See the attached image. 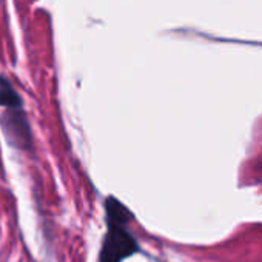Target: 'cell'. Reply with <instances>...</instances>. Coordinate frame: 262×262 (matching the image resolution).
Returning <instances> with one entry per match:
<instances>
[{"mask_svg":"<svg viewBox=\"0 0 262 262\" xmlns=\"http://www.w3.org/2000/svg\"><path fill=\"white\" fill-rule=\"evenodd\" d=\"M105 207L108 230L102 242L100 262H122L139 250L138 241L128 231V219H131V214L123 204L111 196L106 199Z\"/></svg>","mask_w":262,"mask_h":262,"instance_id":"6da1fadb","label":"cell"},{"mask_svg":"<svg viewBox=\"0 0 262 262\" xmlns=\"http://www.w3.org/2000/svg\"><path fill=\"white\" fill-rule=\"evenodd\" d=\"M0 105L7 106L8 110L22 106L20 97L5 79H0Z\"/></svg>","mask_w":262,"mask_h":262,"instance_id":"7a4b0ae2","label":"cell"}]
</instances>
